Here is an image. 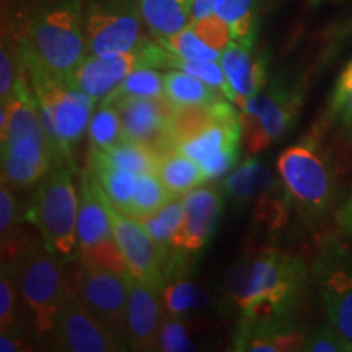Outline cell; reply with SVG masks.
Listing matches in <instances>:
<instances>
[{"label":"cell","instance_id":"24","mask_svg":"<svg viewBox=\"0 0 352 352\" xmlns=\"http://www.w3.org/2000/svg\"><path fill=\"white\" fill-rule=\"evenodd\" d=\"M239 114L232 101L220 100L208 104H189L175 109L168 122V148H178L186 140L201 134L215 122Z\"/></svg>","mask_w":352,"mask_h":352},{"label":"cell","instance_id":"11","mask_svg":"<svg viewBox=\"0 0 352 352\" xmlns=\"http://www.w3.org/2000/svg\"><path fill=\"white\" fill-rule=\"evenodd\" d=\"M168 51L160 43L144 41L135 50L109 56L87 54L67 80L69 85L85 91L96 103H101L139 67H166Z\"/></svg>","mask_w":352,"mask_h":352},{"label":"cell","instance_id":"18","mask_svg":"<svg viewBox=\"0 0 352 352\" xmlns=\"http://www.w3.org/2000/svg\"><path fill=\"white\" fill-rule=\"evenodd\" d=\"M184 219L171 240V248L184 253H199L212 239L226 204V191L212 186H197L183 195Z\"/></svg>","mask_w":352,"mask_h":352},{"label":"cell","instance_id":"6","mask_svg":"<svg viewBox=\"0 0 352 352\" xmlns=\"http://www.w3.org/2000/svg\"><path fill=\"white\" fill-rule=\"evenodd\" d=\"M25 217L57 258L69 263L77 256L78 191L69 166H56L36 184Z\"/></svg>","mask_w":352,"mask_h":352},{"label":"cell","instance_id":"29","mask_svg":"<svg viewBox=\"0 0 352 352\" xmlns=\"http://www.w3.org/2000/svg\"><path fill=\"white\" fill-rule=\"evenodd\" d=\"M324 121L338 138L352 145V60L346 64L334 83Z\"/></svg>","mask_w":352,"mask_h":352},{"label":"cell","instance_id":"34","mask_svg":"<svg viewBox=\"0 0 352 352\" xmlns=\"http://www.w3.org/2000/svg\"><path fill=\"white\" fill-rule=\"evenodd\" d=\"M173 197V192L165 188L157 173H139L129 215L135 219L145 217L155 212Z\"/></svg>","mask_w":352,"mask_h":352},{"label":"cell","instance_id":"5","mask_svg":"<svg viewBox=\"0 0 352 352\" xmlns=\"http://www.w3.org/2000/svg\"><path fill=\"white\" fill-rule=\"evenodd\" d=\"M25 72L47 138L63 165L72 162L78 142L88 131L96 101L85 91L43 70L25 67Z\"/></svg>","mask_w":352,"mask_h":352},{"label":"cell","instance_id":"33","mask_svg":"<svg viewBox=\"0 0 352 352\" xmlns=\"http://www.w3.org/2000/svg\"><path fill=\"white\" fill-rule=\"evenodd\" d=\"M103 153L114 165L134 171V173L138 175L155 173L158 158H160V153H158L155 148L144 144L131 142V140H121L120 144L108 148V151H104Z\"/></svg>","mask_w":352,"mask_h":352},{"label":"cell","instance_id":"26","mask_svg":"<svg viewBox=\"0 0 352 352\" xmlns=\"http://www.w3.org/2000/svg\"><path fill=\"white\" fill-rule=\"evenodd\" d=\"M192 0H139L140 13L153 36H173L191 23Z\"/></svg>","mask_w":352,"mask_h":352},{"label":"cell","instance_id":"13","mask_svg":"<svg viewBox=\"0 0 352 352\" xmlns=\"http://www.w3.org/2000/svg\"><path fill=\"white\" fill-rule=\"evenodd\" d=\"M129 272H118L96 264L80 263L77 276V294L95 318L127 346V297Z\"/></svg>","mask_w":352,"mask_h":352},{"label":"cell","instance_id":"45","mask_svg":"<svg viewBox=\"0 0 352 352\" xmlns=\"http://www.w3.org/2000/svg\"><path fill=\"white\" fill-rule=\"evenodd\" d=\"M336 222L346 235L352 236V195L338 208Z\"/></svg>","mask_w":352,"mask_h":352},{"label":"cell","instance_id":"10","mask_svg":"<svg viewBox=\"0 0 352 352\" xmlns=\"http://www.w3.org/2000/svg\"><path fill=\"white\" fill-rule=\"evenodd\" d=\"M311 274L328 321L352 342V252L338 236H324Z\"/></svg>","mask_w":352,"mask_h":352},{"label":"cell","instance_id":"19","mask_svg":"<svg viewBox=\"0 0 352 352\" xmlns=\"http://www.w3.org/2000/svg\"><path fill=\"white\" fill-rule=\"evenodd\" d=\"M127 283V346L132 351H157L158 333L165 315L160 289L132 276L131 272Z\"/></svg>","mask_w":352,"mask_h":352},{"label":"cell","instance_id":"4","mask_svg":"<svg viewBox=\"0 0 352 352\" xmlns=\"http://www.w3.org/2000/svg\"><path fill=\"white\" fill-rule=\"evenodd\" d=\"M19 54L25 67L67 80L88 54L80 0H41Z\"/></svg>","mask_w":352,"mask_h":352},{"label":"cell","instance_id":"3","mask_svg":"<svg viewBox=\"0 0 352 352\" xmlns=\"http://www.w3.org/2000/svg\"><path fill=\"white\" fill-rule=\"evenodd\" d=\"M328 122L321 121L277 158V173L292 208L307 223H318L338 210L341 186L333 152L327 144Z\"/></svg>","mask_w":352,"mask_h":352},{"label":"cell","instance_id":"25","mask_svg":"<svg viewBox=\"0 0 352 352\" xmlns=\"http://www.w3.org/2000/svg\"><path fill=\"white\" fill-rule=\"evenodd\" d=\"M90 171L111 204L122 212L129 214L132 199H134L138 173L114 165L109 158L100 151H88Z\"/></svg>","mask_w":352,"mask_h":352},{"label":"cell","instance_id":"20","mask_svg":"<svg viewBox=\"0 0 352 352\" xmlns=\"http://www.w3.org/2000/svg\"><path fill=\"white\" fill-rule=\"evenodd\" d=\"M307 331L294 318H246L240 316L233 334V351L292 352L302 351Z\"/></svg>","mask_w":352,"mask_h":352},{"label":"cell","instance_id":"36","mask_svg":"<svg viewBox=\"0 0 352 352\" xmlns=\"http://www.w3.org/2000/svg\"><path fill=\"white\" fill-rule=\"evenodd\" d=\"M168 51V50H166ZM166 67L170 69H182L184 72L191 74L197 78H201L202 82L208 83L209 87L219 90L220 94L228 101H235V96H233V91L230 85H228L226 74H223L222 65H220L219 60H188L183 59V57L175 56L173 52L168 51V57H166Z\"/></svg>","mask_w":352,"mask_h":352},{"label":"cell","instance_id":"1","mask_svg":"<svg viewBox=\"0 0 352 352\" xmlns=\"http://www.w3.org/2000/svg\"><path fill=\"white\" fill-rule=\"evenodd\" d=\"M308 279L310 272L300 256L267 248L233 267L226 283L227 297L246 318H294Z\"/></svg>","mask_w":352,"mask_h":352},{"label":"cell","instance_id":"39","mask_svg":"<svg viewBox=\"0 0 352 352\" xmlns=\"http://www.w3.org/2000/svg\"><path fill=\"white\" fill-rule=\"evenodd\" d=\"M19 296L13 264L10 261H2V272H0V328L2 331L19 333V324H16Z\"/></svg>","mask_w":352,"mask_h":352},{"label":"cell","instance_id":"46","mask_svg":"<svg viewBox=\"0 0 352 352\" xmlns=\"http://www.w3.org/2000/svg\"><path fill=\"white\" fill-rule=\"evenodd\" d=\"M219 2L220 0H192L191 21L206 19V16L212 15Z\"/></svg>","mask_w":352,"mask_h":352},{"label":"cell","instance_id":"30","mask_svg":"<svg viewBox=\"0 0 352 352\" xmlns=\"http://www.w3.org/2000/svg\"><path fill=\"white\" fill-rule=\"evenodd\" d=\"M184 219V202L183 196H175L165 206L155 210L153 214L140 217L145 230L152 236L153 241L168 253L171 250V240H173L175 233L182 227Z\"/></svg>","mask_w":352,"mask_h":352},{"label":"cell","instance_id":"7","mask_svg":"<svg viewBox=\"0 0 352 352\" xmlns=\"http://www.w3.org/2000/svg\"><path fill=\"white\" fill-rule=\"evenodd\" d=\"M21 302L38 334L50 336L56 316L72 289L65 280L63 259L47 250L44 241L30 240L10 259Z\"/></svg>","mask_w":352,"mask_h":352},{"label":"cell","instance_id":"47","mask_svg":"<svg viewBox=\"0 0 352 352\" xmlns=\"http://www.w3.org/2000/svg\"><path fill=\"white\" fill-rule=\"evenodd\" d=\"M308 2H310L311 6H318V3H323V2H338V0H308Z\"/></svg>","mask_w":352,"mask_h":352},{"label":"cell","instance_id":"31","mask_svg":"<svg viewBox=\"0 0 352 352\" xmlns=\"http://www.w3.org/2000/svg\"><path fill=\"white\" fill-rule=\"evenodd\" d=\"M256 6L258 0H220L214 13L228 23L235 41L253 44L256 36Z\"/></svg>","mask_w":352,"mask_h":352},{"label":"cell","instance_id":"35","mask_svg":"<svg viewBox=\"0 0 352 352\" xmlns=\"http://www.w3.org/2000/svg\"><path fill=\"white\" fill-rule=\"evenodd\" d=\"M120 96H138V98H164L165 85L164 76L155 67H139L124 78L107 100L101 103H107Z\"/></svg>","mask_w":352,"mask_h":352},{"label":"cell","instance_id":"16","mask_svg":"<svg viewBox=\"0 0 352 352\" xmlns=\"http://www.w3.org/2000/svg\"><path fill=\"white\" fill-rule=\"evenodd\" d=\"M240 113L215 122L201 134L186 140L176 151L191 157L201 166L206 179H217L239 164L241 151Z\"/></svg>","mask_w":352,"mask_h":352},{"label":"cell","instance_id":"2","mask_svg":"<svg viewBox=\"0 0 352 352\" xmlns=\"http://www.w3.org/2000/svg\"><path fill=\"white\" fill-rule=\"evenodd\" d=\"M2 182L12 188L26 189L63 165L47 138L25 67L16 88L2 100Z\"/></svg>","mask_w":352,"mask_h":352},{"label":"cell","instance_id":"38","mask_svg":"<svg viewBox=\"0 0 352 352\" xmlns=\"http://www.w3.org/2000/svg\"><path fill=\"white\" fill-rule=\"evenodd\" d=\"M16 223H19V215H16V204L13 197L12 186L2 182L0 188V235H2V253L7 261L15 258L20 252V243L13 241L16 235Z\"/></svg>","mask_w":352,"mask_h":352},{"label":"cell","instance_id":"8","mask_svg":"<svg viewBox=\"0 0 352 352\" xmlns=\"http://www.w3.org/2000/svg\"><path fill=\"white\" fill-rule=\"evenodd\" d=\"M303 88L276 78L240 107L241 142L248 153L271 147L294 129L303 104Z\"/></svg>","mask_w":352,"mask_h":352},{"label":"cell","instance_id":"41","mask_svg":"<svg viewBox=\"0 0 352 352\" xmlns=\"http://www.w3.org/2000/svg\"><path fill=\"white\" fill-rule=\"evenodd\" d=\"M303 352H352V342L331 323L307 331L302 344Z\"/></svg>","mask_w":352,"mask_h":352},{"label":"cell","instance_id":"43","mask_svg":"<svg viewBox=\"0 0 352 352\" xmlns=\"http://www.w3.org/2000/svg\"><path fill=\"white\" fill-rule=\"evenodd\" d=\"M191 26L195 28V32L204 39L209 46H212L214 50L222 52L228 46V43L233 39L232 28L226 23L220 16L212 15L206 16V19L191 21Z\"/></svg>","mask_w":352,"mask_h":352},{"label":"cell","instance_id":"12","mask_svg":"<svg viewBox=\"0 0 352 352\" xmlns=\"http://www.w3.org/2000/svg\"><path fill=\"white\" fill-rule=\"evenodd\" d=\"M140 16L135 0H91L83 12L88 54H121L140 46Z\"/></svg>","mask_w":352,"mask_h":352},{"label":"cell","instance_id":"44","mask_svg":"<svg viewBox=\"0 0 352 352\" xmlns=\"http://www.w3.org/2000/svg\"><path fill=\"white\" fill-rule=\"evenodd\" d=\"M26 342L20 333L16 331H0V351L2 352H19V351H28Z\"/></svg>","mask_w":352,"mask_h":352},{"label":"cell","instance_id":"17","mask_svg":"<svg viewBox=\"0 0 352 352\" xmlns=\"http://www.w3.org/2000/svg\"><path fill=\"white\" fill-rule=\"evenodd\" d=\"M107 103L114 104L121 118L122 139L148 145L164 153L168 148V122L173 116L175 107L164 98H138L120 96Z\"/></svg>","mask_w":352,"mask_h":352},{"label":"cell","instance_id":"27","mask_svg":"<svg viewBox=\"0 0 352 352\" xmlns=\"http://www.w3.org/2000/svg\"><path fill=\"white\" fill-rule=\"evenodd\" d=\"M157 176L165 188L175 196H183L202 183L208 182L201 166L191 157L184 155L182 151H166L158 158Z\"/></svg>","mask_w":352,"mask_h":352},{"label":"cell","instance_id":"37","mask_svg":"<svg viewBox=\"0 0 352 352\" xmlns=\"http://www.w3.org/2000/svg\"><path fill=\"white\" fill-rule=\"evenodd\" d=\"M158 43L165 50L173 52L175 56L183 57V59L188 60H220V56H222V52L214 50L212 46H209L195 32L191 23L186 28H183L182 32L173 34V36L158 39Z\"/></svg>","mask_w":352,"mask_h":352},{"label":"cell","instance_id":"22","mask_svg":"<svg viewBox=\"0 0 352 352\" xmlns=\"http://www.w3.org/2000/svg\"><path fill=\"white\" fill-rule=\"evenodd\" d=\"M168 253L165 263V279L162 285V303L166 315L184 316L189 311L202 310L209 305V294L188 274L189 253L182 250ZM170 250V252H171Z\"/></svg>","mask_w":352,"mask_h":352},{"label":"cell","instance_id":"9","mask_svg":"<svg viewBox=\"0 0 352 352\" xmlns=\"http://www.w3.org/2000/svg\"><path fill=\"white\" fill-rule=\"evenodd\" d=\"M77 248L80 263L96 264L118 272H129L114 239L111 220L101 197V188L91 171H83L80 176Z\"/></svg>","mask_w":352,"mask_h":352},{"label":"cell","instance_id":"42","mask_svg":"<svg viewBox=\"0 0 352 352\" xmlns=\"http://www.w3.org/2000/svg\"><path fill=\"white\" fill-rule=\"evenodd\" d=\"M21 74H23V64L19 51L13 52L10 44L3 39L0 47V98L7 100L13 94Z\"/></svg>","mask_w":352,"mask_h":352},{"label":"cell","instance_id":"28","mask_svg":"<svg viewBox=\"0 0 352 352\" xmlns=\"http://www.w3.org/2000/svg\"><path fill=\"white\" fill-rule=\"evenodd\" d=\"M164 85L165 96L175 108L227 100L219 90L209 87L201 78L191 76L182 69H170L164 76Z\"/></svg>","mask_w":352,"mask_h":352},{"label":"cell","instance_id":"32","mask_svg":"<svg viewBox=\"0 0 352 352\" xmlns=\"http://www.w3.org/2000/svg\"><path fill=\"white\" fill-rule=\"evenodd\" d=\"M88 142L91 151H108L121 142L122 124L118 109L111 103H101L88 124Z\"/></svg>","mask_w":352,"mask_h":352},{"label":"cell","instance_id":"15","mask_svg":"<svg viewBox=\"0 0 352 352\" xmlns=\"http://www.w3.org/2000/svg\"><path fill=\"white\" fill-rule=\"evenodd\" d=\"M51 341L60 351L116 352L127 349L109 333L80 300L77 290H69L50 333Z\"/></svg>","mask_w":352,"mask_h":352},{"label":"cell","instance_id":"23","mask_svg":"<svg viewBox=\"0 0 352 352\" xmlns=\"http://www.w3.org/2000/svg\"><path fill=\"white\" fill-rule=\"evenodd\" d=\"M223 191L235 204L266 202L274 197L289 195L285 191L279 173L274 175L270 166L256 158H248L235 168L223 182Z\"/></svg>","mask_w":352,"mask_h":352},{"label":"cell","instance_id":"14","mask_svg":"<svg viewBox=\"0 0 352 352\" xmlns=\"http://www.w3.org/2000/svg\"><path fill=\"white\" fill-rule=\"evenodd\" d=\"M101 197L109 214L114 239L127 264V270L132 276L152 284L153 287L162 289L165 279V263L170 252L165 253L153 241L139 219L114 208L103 189Z\"/></svg>","mask_w":352,"mask_h":352},{"label":"cell","instance_id":"40","mask_svg":"<svg viewBox=\"0 0 352 352\" xmlns=\"http://www.w3.org/2000/svg\"><path fill=\"white\" fill-rule=\"evenodd\" d=\"M195 349V342L189 336V328L183 316L164 315L158 333L157 351L186 352Z\"/></svg>","mask_w":352,"mask_h":352},{"label":"cell","instance_id":"21","mask_svg":"<svg viewBox=\"0 0 352 352\" xmlns=\"http://www.w3.org/2000/svg\"><path fill=\"white\" fill-rule=\"evenodd\" d=\"M220 65L230 85L236 107L258 95L267 85L266 59L253 54V44L232 39L220 56Z\"/></svg>","mask_w":352,"mask_h":352}]
</instances>
